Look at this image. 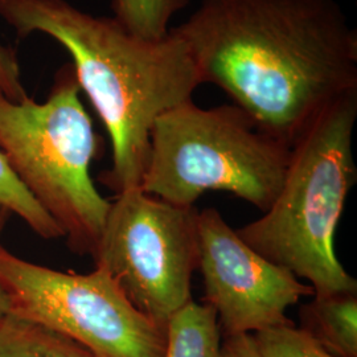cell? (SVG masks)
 <instances>
[{
  "instance_id": "obj_12",
  "label": "cell",
  "mask_w": 357,
  "mask_h": 357,
  "mask_svg": "<svg viewBox=\"0 0 357 357\" xmlns=\"http://www.w3.org/2000/svg\"><path fill=\"white\" fill-rule=\"evenodd\" d=\"M188 4L190 0H112L115 20L146 40L166 38L169 20Z\"/></svg>"
},
{
  "instance_id": "obj_2",
  "label": "cell",
  "mask_w": 357,
  "mask_h": 357,
  "mask_svg": "<svg viewBox=\"0 0 357 357\" xmlns=\"http://www.w3.org/2000/svg\"><path fill=\"white\" fill-rule=\"evenodd\" d=\"M0 17L17 38L45 33L72 56L79 89L112 141L113 166L103 184L116 195L139 187L153 122L191 101L202 85L185 43L171 28L160 40L138 38L114 17L84 13L66 0H0Z\"/></svg>"
},
{
  "instance_id": "obj_15",
  "label": "cell",
  "mask_w": 357,
  "mask_h": 357,
  "mask_svg": "<svg viewBox=\"0 0 357 357\" xmlns=\"http://www.w3.org/2000/svg\"><path fill=\"white\" fill-rule=\"evenodd\" d=\"M0 91L13 102L24 101L26 94L22 72L13 48L0 44Z\"/></svg>"
},
{
  "instance_id": "obj_6",
  "label": "cell",
  "mask_w": 357,
  "mask_h": 357,
  "mask_svg": "<svg viewBox=\"0 0 357 357\" xmlns=\"http://www.w3.org/2000/svg\"><path fill=\"white\" fill-rule=\"evenodd\" d=\"M199 211L139 187L116 195L93 253L131 305L160 326L192 299L199 268Z\"/></svg>"
},
{
  "instance_id": "obj_4",
  "label": "cell",
  "mask_w": 357,
  "mask_h": 357,
  "mask_svg": "<svg viewBox=\"0 0 357 357\" xmlns=\"http://www.w3.org/2000/svg\"><path fill=\"white\" fill-rule=\"evenodd\" d=\"M72 63L54 75L47 101H10L0 91V151L15 176L64 230L77 255H93L110 202L97 191L90 165L100 138L79 98Z\"/></svg>"
},
{
  "instance_id": "obj_16",
  "label": "cell",
  "mask_w": 357,
  "mask_h": 357,
  "mask_svg": "<svg viewBox=\"0 0 357 357\" xmlns=\"http://www.w3.org/2000/svg\"><path fill=\"white\" fill-rule=\"evenodd\" d=\"M220 357H261L253 333L227 335L221 343Z\"/></svg>"
},
{
  "instance_id": "obj_10",
  "label": "cell",
  "mask_w": 357,
  "mask_h": 357,
  "mask_svg": "<svg viewBox=\"0 0 357 357\" xmlns=\"http://www.w3.org/2000/svg\"><path fill=\"white\" fill-rule=\"evenodd\" d=\"M220 330L215 310L191 299L167 321L163 357H220Z\"/></svg>"
},
{
  "instance_id": "obj_5",
  "label": "cell",
  "mask_w": 357,
  "mask_h": 357,
  "mask_svg": "<svg viewBox=\"0 0 357 357\" xmlns=\"http://www.w3.org/2000/svg\"><path fill=\"white\" fill-rule=\"evenodd\" d=\"M290 150L238 106L203 109L191 100L153 122L139 188L178 206H195L205 192H230L266 212L281 191Z\"/></svg>"
},
{
  "instance_id": "obj_8",
  "label": "cell",
  "mask_w": 357,
  "mask_h": 357,
  "mask_svg": "<svg viewBox=\"0 0 357 357\" xmlns=\"http://www.w3.org/2000/svg\"><path fill=\"white\" fill-rule=\"evenodd\" d=\"M199 268L205 305L225 335L252 333L287 323L286 311L312 287L257 253L215 208L199 212Z\"/></svg>"
},
{
  "instance_id": "obj_7",
  "label": "cell",
  "mask_w": 357,
  "mask_h": 357,
  "mask_svg": "<svg viewBox=\"0 0 357 357\" xmlns=\"http://www.w3.org/2000/svg\"><path fill=\"white\" fill-rule=\"evenodd\" d=\"M0 287L10 312L63 333L94 357H163L166 327L132 306L101 268L59 271L0 245Z\"/></svg>"
},
{
  "instance_id": "obj_17",
  "label": "cell",
  "mask_w": 357,
  "mask_h": 357,
  "mask_svg": "<svg viewBox=\"0 0 357 357\" xmlns=\"http://www.w3.org/2000/svg\"><path fill=\"white\" fill-rule=\"evenodd\" d=\"M8 216H10V212L6 208L0 206V233H1V230L4 228V225H6L7 220H8ZM8 312H10L8 299H7L6 294L3 291V289L0 287V320L3 319Z\"/></svg>"
},
{
  "instance_id": "obj_1",
  "label": "cell",
  "mask_w": 357,
  "mask_h": 357,
  "mask_svg": "<svg viewBox=\"0 0 357 357\" xmlns=\"http://www.w3.org/2000/svg\"><path fill=\"white\" fill-rule=\"evenodd\" d=\"M171 31L202 84L224 90L290 147L324 107L357 89V32L335 0H200Z\"/></svg>"
},
{
  "instance_id": "obj_3",
  "label": "cell",
  "mask_w": 357,
  "mask_h": 357,
  "mask_svg": "<svg viewBox=\"0 0 357 357\" xmlns=\"http://www.w3.org/2000/svg\"><path fill=\"white\" fill-rule=\"evenodd\" d=\"M357 89L317 115L290 150L281 191L268 211L236 230L257 253L310 282L315 296L357 294L335 252V234L355 185Z\"/></svg>"
},
{
  "instance_id": "obj_9",
  "label": "cell",
  "mask_w": 357,
  "mask_h": 357,
  "mask_svg": "<svg viewBox=\"0 0 357 357\" xmlns=\"http://www.w3.org/2000/svg\"><path fill=\"white\" fill-rule=\"evenodd\" d=\"M303 330L336 357H357V296H315L303 307Z\"/></svg>"
},
{
  "instance_id": "obj_11",
  "label": "cell",
  "mask_w": 357,
  "mask_h": 357,
  "mask_svg": "<svg viewBox=\"0 0 357 357\" xmlns=\"http://www.w3.org/2000/svg\"><path fill=\"white\" fill-rule=\"evenodd\" d=\"M0 357H94L60 332L8 312L0 320Z\"/></svg>"
},
{
  "instance_id": "obj_14",
  "label": "cell",
  "mask_w": 357,
  "mask_h": 357,
  "mask_svg": "<svg viewBox=\"0 0 357 357\" xmlns=\"http://www.w3.org/2000/svg\"><path fill=\"white\" fill-rule=\"evenodd\" d=\"M253 336L261 357H336L290 321L255 332Z\"/></svg>"
},
{
  "instance_id": "obj_13",
  "label": "cell",
  "mask_w": 357,
  "mask_h": 357,
  "mask_svg": "<svg viewBox=\"0 0 357 357\" xmlns=\"http://www.w3.org/2000/svg\"><path fill=\"white\" fill-rule=\"evenodd\" d=\"M0 206L20 217L38 236L45 240L65 237L64 230L29 195L15 176L0 151Z\"/></svg>"
}]
</instances>
